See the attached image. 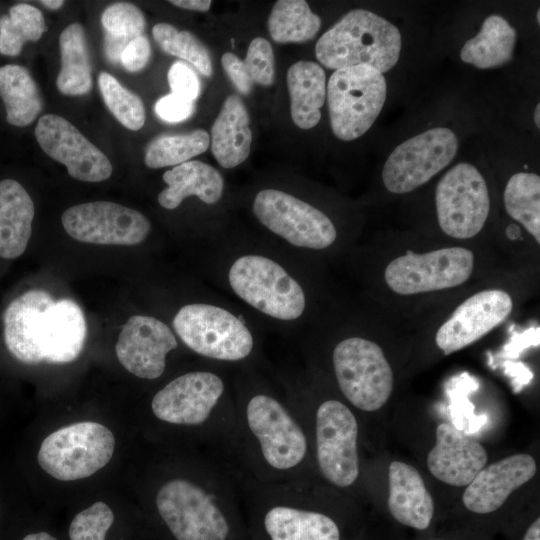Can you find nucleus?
I'll list each match as a JSON object with an SVG mask.
<instances>
[{
    "mask_svg": "<svg viewBox=\"0 0 540 540\" xmlns=\"http://www.w3.org/2000/svg\"><path fill=\"white\" fill-rule=\"evenodd\" d=\"M1 324L7 351L28 365L76 360L87 334L80 306L71 299L56 300L43 289L27 290L9 301Z\"/></svg>",
    "mask_w": 540,
    "mask_h": 540,
    "instance_id": "1",
    "label": "nucleus"
},
{
    "mask_svg": "<svg viewBox=\"0 0 540 540\" xmlns=\"http://www.w3.org/2000/svg\"><path fill=\"white\" fill-rule=\"evenodd\" d=\"M400 51L398 28L363 9L349 11L315 46L316 58L329 69L366 65L381 73L396 65Z\"/></svg>",
    "mask_w": 540,
    "mask_h": 540,
    "instance_id": "2",
    "label": "nucleus"
},
{
    "mask_svg": "<svg viewBox=\"0 0 540 540\" xmlns=\"http://www.w3.org/2000/svg\"><path fill=\"white\" fill-rule=\"evenodd\" d=\"M386 90L383 74L372 67L360 65L335 70L326 92L335 136L351 141L367 132L383 108Z\"/></svg>",
    "mask_w": 540,
    "mask_h": 540,
    "instance_id": "3",
    "label": "nucleus"
},
{
    "mask_svg": "<svg viewBox=\"0 0 540 540\" xmlns=\"http://www.w3.org/2000/svg\"><path fill=\"white\" fill-rule=\"evenodd\" d=\"M115 438L104 425L84 421L64 426L42 442L41 468L55 479L72 481L91 476L112 458Z\"/></svg>",
    "mask_w": 540,
    "mask_h": 540,
    "instance_id": "4",
    "label": "nucleus"
},
{
    "mask_svg": "<svg viewBox=\"0 0 540 540\" xmlns=\"http://www.w3.org/2000/svg\"><path fill=\"white\" fill-rule=\"evenodd\" d=\"M232 290L262 313L280 320L299 318L305 309L300 284L274 260L261 255H244L230 267Z\"/></svg>",
    "mask_w": 540,
    "mask_h": 540,
    "instance_id": "5",
    "label": "nucleus"
},
{
    "mask_svg": "<svg viewBox=\"0 0 540 540\" xmlns=\"http://www.w3.org/2000/svg\"><path fill=\"white\" fill-rule=\"evenodd\" d=\"M333 366L342 393L358 409L376 411L389 399L393 372L377 343L361 337L340 341Z\"/></svg>",
    "mask_w": 540,
    "mask_h": 540,
    "instance_id": "6",
    "label": "nucleus"
},
{
    "mask_svg": "<svg viewBox=\"0 0 540 540\" xmlns=\"http://www.w3.org/2000/svg\"><path fill=\"white\" fill-rule=\"evenodd\" d=\"M173 327L183 343L199 355L226 361L247 357L253 337L246 325L228 310L203 303L179 309Z\"/></svg>",
    "mask_w": 540,
    "mask_h": 540,
    "instance_id": "7",
    "label": "nucleus"
},
{
    "mask_svg": "<svg viewBox=\"0 0 540 540\" xmlns=\"http://www.w3.org/2000/svg\"><path fill=\"white\" fill-rule=\"evenodd\" d=\"M438 223L456 239H468L483 228L490 210L486 181L470 163H459L446 172L436 187Z\"/></svg>",
    "mask_w": 540,
    "mask_h": 540,
    "instance_id": "8",
    "label": "nucleus"
},
{
    "mask_svg": "<svg viewBox=\"0 0 540 540\" xmlns=\"http://www.w3.org/2000/svg\"><path fill=\"white\" fill-rule=\"evenodd\" d=\"M474 268V254L464 247L426 253L407 252L387 265L384 279L400 295L443 290L466 282Z\"/></svg>",
    "mask_w": 540,
    "mask_h": 540,
    "instance_id": "9",
    "label": "nucleus"
},
{
    "mask_svg": "<svg viewBox=\"0 0 540 540\" xmlns=\"http://www.w3.org/2000/svg\"><path fill=\"white\" fill-rule=\"evenodd\" d=\"M457 150L458 139L451 129L426 130L392 151L382 170L383 183L395 194L411 192L443 170Z\"/></svg>",
    "mask_w": 540,
    "mask_h": 540,
    "instance_id": "10",
    "label": "nucleus"
},
{
    "mask_svg": "<svg viewBox=\"0 0 540 540\" xmlns=\"http://www.w3.org/2000/svg\"><path fill=\"white\" fill-rule=\"evenodd\" d=\"M253 212L267 229L297 247L321 250L337 236L334 224L322 211L280 190L258 192Z\"/></svg>",
    "mask_w": 540,
    "mask_h": 540,
    "instance_id": "11",
    "label": "nucleus"
},
{
    "mask_svg": "<svg viewBox=\"0 0 540 540\" xmlns=\"http://www.w3.org/2000/svg\"><path fill=\"white\" fill-rule=\"evenodd\" d=\"M157 509L177 540H226L228 523L203 489L175 479L164 484L156 496Z\"/></svg>",
    "mask_w": 540,
    "mask_h": 540,
    "instance_id": "12",
    "label": "nucleus"
},
{
    "mask_svg": "<svg viewBox=\"0 0 540 540\" xmlns=\"http://www.w3.org/2000/svg\"><path fill=\"white\" fill-rule=\"evenodd\" d=\"M61 221L75 240L100 245H137L151 229L139 211L108 201L74 205L62 214Z\"/></svg>",
    "mask_w": 540,
    "mask_h": 540,
    "instance_id": "13",
    "label": "nucleus"
},
{
    "mask_svg": "<svg viewBox=\"0 0 540 540\" xmlns=\"http://www.w3.org/2000/svg\"><path fill=\"white\" fill-rule=\"evenodd\" d=\"M358 424L337 400L323 402L316 413L317 460L321 473L338 487L352 485L359 475Z\"/></svg>",
    "mask_w": 540,
    "mask_h": 540,
    "instance_id": "14",
    "label": "nucleus"
},
{
    "mask_svg": "<svg viewBox=\"0 0 540 540\" xmlns=\"http://www.w3.org/2000/svg\"><path fill=\"white\" fill-rule=\"evenodd\" d=\"M35 136L41 149L66 166L68 174L85 182H100L112 174L108 157L62 116L39 118Z\"/></svg>",
    "mask_w": 540,
    "mask_h": 540,
    "instance_id": "15",
    "label": "nucleus"
},
{
    "mask_svg": "<svg viewBox=\"0 0 540 540\" xmlns=\"http://www.w3.org/2000/svg\"><path fill=\"white\" fill-rule=\"evenodd\" d=\"M246 415L249 428L272 467L289 469L303 460L307 449L305 435L276 399L263 394L254 396Z\"/></svg>",
    "mask_w": 540,
    "mask_h": 540,
    "instance_id": "16",
    "label": "nucleus"
},
{
    "mask_svg": "<svg viewBox=\"0 0 540 540\" xmlns=\"http://www.w3.org/2000/svg\"><path fill=\"white\" fill-rule=\"evenodd\" d=\"M512 309L513 301L506 291H479L463 301L440 326L436 344L445 355L459 351L499 326Z\"/></svg>",
    "mask_w": 540,
    "mask_h": 540,
    "instance_id": "17",
    "label": "nucleus"
},
{
    "mask_svg": "<svg viewBox=\"0 0 540 540\" xmlns=\"http://www.w3.org/2000/svg\"><path fill=\"white\" fill-rule=\"evenodd\" d=\"M177 345L173 332L165 323L151 316L135 315L124 324L115 350L127 371L152 380L162 375L166 355Z\"/></svg>",
    "mask_w": 540,
    "mask_h": 540,
    "instance_id": "18",
    "label": "nucleus"
},
{
    "mask_svg": "<svg viewBox=\"0 0 540 540\" xmlns=\"http://www.w3.org/2000/svg\"><path fill=\"white\" fill-rule=\"evenodd\" d=\"M223 391V381L211 372L186 373L156 393L152 411L168 423L199 425L209 417Z\"/></svg>",
    "mask_w": 540,
    "mask_h": 540,
    "instance_id": "19",
    "label": "nucleus"
},
{
    "mask_svg": "<svg viewBox=\"0 0 540 540\" xmlns=\"http://www.w3.org/2000/svg\"><path fill=\"white\" fill-rule=\"evenodd\" d=\"M536 470V462L529 454H514L494 462L481 469L467 485L463 503L477 514L494 512L514 490L528 482Z\"/></svg>",
    "mask_w": 540,
    "mask_h": 540,
    "instance_id": "20",
    "label": "nucleus"
},
{
    "mask_svg": "<svg viewBox=\"0 0 540 540\" xmlns=\"http://www.w3.org/2000/svg\"><path fill=\"white\" fill-rule=\"evenodd\" d=\"M485 448L448 423L436 429V444L427 456V466L438 480L452 486H467L487 463Z\"/></svg>",
    "mask_w": 540,
    "mask_h": 540,
    "instance_id": "21",
    "label": "nucleus"
},
{
    "mask_svg": "<svg viewBox=\"0 0 540 540\" xmlns=\"http://www.w3.org/2000/svg\"><path fill=\"white\" fill-rule=\"evenodd\" d=\"M388 507L401 524L426 529L433 518L434 502L420 473L411 465L393 461L389 465Z\"/></svg>",
    "mask_w": 540,
    "mask_h": 540,
    "instance_id": "22",
    "label": "nucleus"
},
{
    "mask_svg": "<svg viewBox=\"0 0 540 540\" xmlns=\"http://www.w3.org/2000/svg\"><path fill=\"white\" fill-rule=\"evenodd\" d=\"M34 215L26 189L14 179L0 180V259L14 260L25 252Z\"/></svg>",
    "mask_w": 540,
    "mask_h": 540,
    "instance_id": "23",
    "label": "nucleus"
},
{
    "mask_svg": "<svg viewBox=\"0 0 540 540\" xmlns=\"http://www.w3.org/2000/svg\"><path fill=\"white\" fill-rule=\"evenodd\" d=\"M245 104L235 94L226 98L211 128V151L217 162L230 169L244 162L251 149L252 132Z\"/></svg>",
    "mask_w": 540,
    "mask_h": 540,
    "instance_id": "24",
    "label": "nucleus"
},
{
    "mask_svg": "<svg viewBox=\"0 0 540 540\" xmlns=\"http://www.w3.org/2000/svg\"><path fill=\"white\" fill-rule=\"evenodd\" d=\"M167 188L158 194L159 204L169 210L177 208L189 196H197L207 204L217 203L222 195L224 181L221 174L209 164L188 161L174 166L163 174Z\"/></svg>",
    "mask_w": 540,
    "mask_h": 540,
    "instance_id": "25",
    "label": "nucleus"
},
{
    "mask_svg": "<svg viewBox=\"0 0 540 540\" xmlns=\"http://www.w3.org/2000/svg\"><path fill=\"white\" fill-rule=\"evenodd\" d=\"M290 110L294 124L310 129L321 118L320 109L326 98V76L323 68L312 61H298L287 71Z\"/></svg>",
    "mask_w": 540,
    "mask_h": 540,
    "instance_id": "26",
    "label": "nucleus"
},
{
    "mask_svg": "<svg viewBox=\"0 0 540 540\" xmlns=\"http://www.w3.org/2000/svg\"><path fill=\"white\" fill-rule=\"evenodd\" d=\"M516 31L499 16L487 17L479 33L469 39L461 49V60L480 69L501 66L512 59Z\"/></svg>",
    "mask_w": 540,
    "mask_h": 540,
    "instance_id": "27",
    "label": "nucleus"
},
{
    "mask_svg": "<svg viewBox=\"0 0 540 540\" xmlns=\"http://www.w3.org/2000/svg\"><path fill=\"white\" fill-rule=\"evenodd\" d=\"M264 524L271 540H340L336 523L318 512L277 506L267 512Z\"/></svg>",
    "mask_w": 540,
    "mask_h": 540,
    "instance_id": "28",
    "label": "nucleus"
},
{
    "mask_svg": "<svg viewBox=\"0 0 540 540\" xmlns=\"http://www.w3.org/2000/svg\"><path fill=\"white\" fill-rule=\"evenodd\" d=\"M0 97L9 124L24 127L31 124L43 107L39 89L29 71L20 65L0 67Z\"/></svg>",
    "mask_w": 540,
    "mask_h": 540,
    "instance_id": "29",
    "label": "nucleus"
},
{
    "mask_svg": "<svg viewBox=\"0 0 540 540\" xmlns=\"http://www.w3.org/2000/svg\"><path fill=\"white\" fill-rule=\"evenodd\" d=\"M61 69L56 85L65 95H84L91 90V64L84 28L79 23L67 26L59 36Z\"/></svg>",
    "mask_w": 540,
    "mask_h": 540,
    "instance_id": "30",
    "label": "nucleus"
},
{
    "mask_svg": "<svg viewBox=\"0 0 540 540\" xmlns=\"http://www.w3.org/2000/svg\"><path fill=\"white\" fill-rule=\"evenodd\" d=\"M321 19L304 0L277 1L268 18V30L277 43H301L315 37Z\"/></svg>",
    "mask_w": 540,
    "mask_h": 540,
    "instance_id": "31",
    "label": "nucleus"
},
{
    "mask_svg": "<svg viewBox=\"0 0 540 540\" xmlns=\"http://www.w3.org/2000/svg\"><path fill=\"white\" fill-rule=\"evenodd\" d=\"M507 213L521 223L540 243V177L535 173L519 172L508 180L504 190Z\"/></svg>",
    "mask_w": 540,
    "mask_h": 540,
    "instance_id": "32",
    "label": "nucleus"
},
{
    "mask_svg": "<svg viewBox=\"0 0 540 540\" xmlns=\"http://www.w3.org/2000/svg\"><path fill=\"white\" fill-rule=\"evenodd\" d=\"M46 31L42 12L36 7L20 3L0 16V53L17 56L28 41H38Z\"/></svg>",
    "mask_w": 540,
    "mask_h": 540,
    "instance_id": "33",
    "label": "nucleus"
},
{
    "mask_svg": "<svg viewBox=\"0 0 540 540\" xmlns=\"http://www.w3.org/2000/svg\"><path fill=\"white\" fill-rule=\"evenodd\" d=\"M209 145V134L203 129L181 135H163L149 143L144 161L152 169L177 166L204 153Z\"/></svg>",
    "mask_w": 540,
    "mask_h": 540,
    "instance_id": "34",
    "label": "nucleus"
},
{
    "mask_svg": "<svg viewBox=\"0 0 540 540\" xmlns=\"http://www.w3.org/2000/svg\"><path fill=\"white\" fill-rule=\"evenodd\" d=\"M152 35L160 48L191 63L204 76L212 75V62L205 45L191 32L178 31L168 23H158Z\"/></svg>",
    "mask_w": 540,
    "mask_h": 540,
    "instance_id": "35",
    "label": "nucleus"
},
{
    "mask_svg": "<svg viewBox=\"0 0 540 540\" xmlns=\"http://www.w3.org/2000/svg\"><path fill=\"white\" fill-rule=\"evenodd\" d=\"M98 84L104 102L113 116L129 130H140L145 123V108L141 98L106 72L100 73Z\"/></svg>",
    "mask_w": 540,
    "mask_h": 540,
    "instance_id": "36",
    "label": "nucleus"
},
{
    "mask_svg": "<svg viewBox=\"0 0 540 540\" xmlns=\"http://www.w3.org/2000/svg\"><path fill=\"white\" fill-rule=\"evenodd\" d=\"M114 522V514L104 502H96L79 512L69 527L70 540H105Z\"/></svg>",
    "mask_w": 540,
    "mask_h": 540,
    "instance_id": "37",
    "label": "nucleus"
},
{
    "mask_svg": "<svg viewBox=\"0 0 540 540\" xmlns=\"http://www.w3.org/2000/svg\"><path fill=\"white\" fill-rule=\"evenodd\" d=\"M101 23L106 33L133 40L142 35L146 22L138 7L127 2H118L103 11Z\"/></svg>",
    "mask_w": 540,
    "mask_h": 540,
    "instance_id": "38",
    "label": "nucleus"
},
{
    "mask_svg": "<svg viewBox=\"0 0 540 540\" xmlns=\"http://www.w3.org/2000/svg\"><path fill=\"white\" fill-rule=\"evenodd\" d=\"M253 83L270 86L275 77L274 53L270 43L262 37L254 38L243 61Z\"/></svg>",
    "mask_w": 540,
    "mask_h": 540,
    "instance_id": "39",
    "label": "nucleus"
},
{
    "mask_svg": "<svg viewBox=\"0 0 540 540\" xmlns=\"http://www.w3.org/2000/svg\"><path fill=\"white\" fill-rule=\"evenodd\" d=\"M168 82L172 93L194 101L200 94V80L185 63L177 61L168 71Z\"/></svg>",
    "mask_w": 540,
    "mask_h": 540,
    "instance_id": "40",
    "label": "nucleus"
},
{
    "mask_svg": "<svg viewBox=\"0 0 540 540\" xmlns=\"http://www.w3.org/2000/svg\"><path fill=\"white\" fill-rule=\"evenodd\" d=\"M194 111V101L173 93L160 98L155 104V112L162 120L170 123L189 118Z\"/></svg>",
    "mask_w": 540,
    "mask_h": 540,
    "instance_id": "41",
    "label": "nucleus"
},
{
    "mask_svg": "<svg viewBox=\"0 0 540 540\" xmlns=\"http://www.w3.org/2000/svg\"><path fill=\"white\" fill-rule=\"evenodd\" d=\"M151 47L149 40L144 36H138L131 40L121 55V63L130 72L143 69L149 61Z\"/></svg>",
    "mask_w": 540,
    "mask_h": 540,
    "instance_id": "42",
    "label": "nucleus"
},
{
    "mask_svg": "<svg viewBox=\"0 0 540 540\" xmlns=\"http://www.w3.org/2000/svg\"><path fill=\"white\" fill-rule=\"evenodd\" d=\"M221 64L236 89L242 94H249L253 82L247 74L244 62L235 54L227 52L223 54Z\"/></svg>",
    "mask_w": 540,
    "mask_h": 540,
    "instance_id": "43",
    "label": "nucleus"
},
{
    "mask_svg": "<svg viewBox=\"0 0 540 540\" xmlns=\"http://www.w3.org/2000/svg\"><path fill=\"white\" fill-rule=\"evenodd\" d=\"M131 40L114 36L105 32L104 52L107 59L112 63L121 62V55Z\"/></svg>",
    "mask_w": 540,
    "mask_h": 540,
    "instance_id": "44",
    "label": "nucleus"
},
{
    "mask_svg": "<svg viewBox=\"0 0 540 540\" xmlns=\"http://www.w3.org/2000/svg\"><path fill=\"white\" fill-rule=\"evenodd\" d=\"M169 2L180 8L201 12H207L212 3L210 0H171Z\"/></svg>",
    "mask_w": 540,
    "mask_h": 540,
    "instance_id": "45",
    "label": "nucleus"
},
{
    "mask_svg": "<svg viewBox=\"0 0 540 540\" xmlns=\"http://www.w3.org/2000/svg\"><path fill=\"white\" fill-rule=\"evenodd\" d=\"M523 540H540V519L537 518L528 527Z\"/></svg>",
    "mask_w": 540,
    "mask_h": 540,
    "instance_id": "46",
    "label": "nucleus"
},
{
    "mask_svg": "<svg viewBox=\"0 0 540 540\" xmlns=\"http://www.w3.org/2000/svg\"><path fill=\"white\" fill-rule=\"evenodd\" d=\"M22 540H57L55 537L46 532H38L25 536Z\"/></svg>",
    "mask_w": 540,
    "mask_h": 540,
    "instance_id": "47",
    "label": "nucleus"
},
{
    "mask_svg": "<svg viewBox=\"0 0 540 540\" xmlns=\"http://www.w3.org/2000/svg\"><path fill=\"white\" fill-rule=\"evenodd\" d=\"M40 3L42 5H44L45 7H47L48 9H50V10H57L60 7L63 6L64 1H62V0H43V1H40Z\"/></svg>",
    "mask_w": 540,
    "mask_h": 540,
    "instance_id": "48",
    "label": "nucleus"
},
{
    "mask_svg": "<svg viewBox=\"0 0 540 540\" xmlns=\"http://www.w3.org/2000/svg\"><path fill=\"white\" fill-rule=\"evenodd\" d=\"M539 112H540V106L539 104H537L534 111V122L538 128L540 127V113Z\"/></svg>",
    "mask_w": 540,
    "mask_h": 540,
    "instance_id": "49",
    "label": "nucleus"
},
{
    "mask_svg": "<svg viewBox=\"0 0 540 540\" xmlns=\"http://www.w3.org/2000/svg\"><path fill=\"white\" fill-rule=\"evenodd\" d=\"M539 14H540V12H539V10H538V11H537V22H538V23L540 22Z\"/></svg>",
    "mask_w": 540,
    "mask_h": 540,
    "instance_id": "50",
    "label": "nucleus"
}]
</instances>
